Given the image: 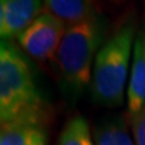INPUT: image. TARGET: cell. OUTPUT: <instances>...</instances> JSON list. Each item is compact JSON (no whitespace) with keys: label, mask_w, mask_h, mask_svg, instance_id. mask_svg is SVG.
I'll use <instances>...</instances> for the list:
<instances>
[{"label":"cell","mask_w":145,"mask_h":145,"mask_svg":"<svg viewBox=\"0 0 145 145\" xmlns=\"http://www.w3.org/2000/svg\"><path fill=\"white\" fill-rule=\"evenodd\" d=\"M132 136L136 145H145V105L132 116Z\"/></svg>","instance_id":"8fae6325"},{"label":"cell","mask_w":145,"mask_h":145,"mask_svg":"<svg viewBox=\"0 0 145 145\" xmlns=\"http://www.w3.org/2000/svg\"><path fill=\"white\" fill-rule=\"evenodd\" d=\"M42 98L27 58L11 40L0 43V121L43 116Z\"/></svg>","instance_id":"3957f363"},{"label":"cell","mask_w":145,"mask_h":145,"mask_svg":"<svg viewBox=\"0 0 145 145\" xmlns=\"http://www.w3.org/2000/svg\"><path fill=\"white\" fill-rule=\"evenodd\" d=\"M135 42V27L128 23L120 27L99 48L89 86L93 99L99 105L116 108L124 102L128 91L126 81L130 75Z\"/></svg>","instance_id":"7a4b0ae2"},{"label":"cell","mask_w":145,"mask_h":145,"mask_svg":"<svg viewBox=\"0 0 145 145\" xmlns=\"http://www.w3.org/2000/svg\"><path fill=\"white\" fill-rule=\"evenodd\" d=\"M43 116H26L1 124L0 145H46Z\"/></svg>","instance_id":"8992f818"},{"label":"cell","mask_w":145,"mask_h":145,"mask_svg":"<svg viewBox=\"0 0 145 145\" xmlns=\"http://www.w3.org/2000/svg\"><path fill=\"white\" fill-rule=\"evenodd\" d=\"M44 5L51 15L67 26L81 23L95 15L94 0H44Z\"/></svg>","instance_id":"9c48e42d"},{"label":"cell","mask_w":145,"mask_h":145,"mask_svg":"<svg viewBox=\"0 0 145 145\" xmlns=\"http://www.w3.org/2000/svg\"><path fill=\"white\" fill-rule=\"evenodd\" d=\"M44 0H0V36L18 38L39 15Z\"/></svg>","instance_id":"5b68a950"},{"label":"cell","mask_w":145,"mask_h":145,"mask_svg":"<svg viewBox=\"0 0 145 145\" xmlns=\"http://www.w3.org/2000/svg\"><path fill=\"white\" fill-rule=\"evenodd\" d=\"M126 102L130 117L145 105V30L136 36Z\"/></svg>","instance_id":"52a82bcc"},{"label":"cell","mask_w":145,"mask_h":145,"mask_svg":"<svg viewBox=\"0 0 145 145\" xmlns=\"http://www.w3.org/2000/svg\"><path fill=\"white\" fill-rule=\"evenodd\" d=\"M66 28L67 24L57 16L43 12L16 39L28 55L44 61L57 54Z\"/></svg>","instance_id":"277c9868"},{"label":"cell","mask_w":145,"mask_h":145,"mask_svg":"<svg viewBox=\"0 0 145 145\" xmlns=\"http://www.w3.org/2000/svg\"><path fill=\"white\" fill-rule=\"evenodd\" d=\"M105 35L106 26L98 15L66 28L55 61L62 90L69 101H77L90 86L94 61Z\"/></svg>","instance_id":"6da1fadb"},{"label":"cell","mask_w":145,"mask_h":145,"mask_svg":"<svg viewBox=\"0 0 145 145\" xmlns=\"http://www.w3.org/2000/svg\"><path fill=\"white\" fill-rule=\"evenodd\" d=\"M58 145H95L88 121L82 116L67 121L58 138Z\"/></svg>","instance_id":"30bf717a"},{"label":"cell","mask_w":145,"mask_h":145,"mask_svg":"<svg viewBox=\"0 0 145 145\" xmlns=\"http://www.w3.org/2000/svg\"><path fill=\"white\" fill-rule=\"evenodd\" d=\"M93 138L95 145H136L122 116H112L99 121L94 128Z\"/></svg>","instance_id":"ba28073f"}]
</instances>
